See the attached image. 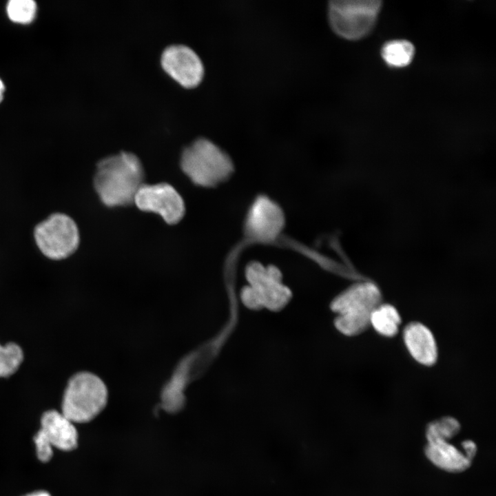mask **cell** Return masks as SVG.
<instances>
[{
  "mask_svg": "<svg viewBox=\"0 0 496 496\" xmlns=\"http://www.w3.org/2000/svg\"><path fill=\"white\" fill-rule=\"evenodd\" d=\"M285 225L282 209L270 198L261 196L251 205L245 221V231L252 238L270 240L276 238Z\"/></svg>",
  "mask_w": 496,
  "mask_h": 496,
  "instance_id": "8fae6325",
  "label": "cell"
},
{
  "mask_svg": "<svg viewBox=\"0 0 496 496\" xmlns=\"http://www.w3.org/2000/svg\"><path fill=\"white\" fill-rule=\"evenodd\" d=\"M404 344L412 358L424 366H431L437 359V347L431 331L419 322L408 324L403 331Z\"/></svg>",
  "mask_w": 496,
  "mask_h": 496,
  "instance_id": "4fadbf2b",
  "label": "cell"
},
{
  "mask_svg": "<svg viewBox=\"0 0 496 496\" xmlns=\"http://www.w3.org/2000/svg\"><path fill=\"white\" fill-rule=\"evenodd\" d=\"M145 171L138 157L130 152L106 156L96 163L93 176L94 190L107 207H126L144 184Z\"/></svg>",
  "mask_w": 496,
  "mask_h": 496,
  "instance_id": "6da1fadb",
  "label": "cell"
},
{
  "mask_svg": "<svg viewBox=\"0 0 496 496\" xmlns=\"http://www.w3.org/2000/svg\"><path fill=\"white\" fill-rule=\"evenodd\" d=\"M382 293L373 281L363 280L341 292L331 302V311L337 316L335 328L341 333L354 336L370 327L371 313L382 303Z\"/></svg>",
  "mask_w": 496,
  "mask_h": 496,
  "instance_id": "3957f363",
  "label": "cell"
},
{
  "mask_svg": "<svg viewBox=\"0 0 496 496\" xmlns=\"http://www.w3.org/2000/svg\"><path fill=\"white\" fill-rule=\"evenodd\" d=\"M23 360V350L17 343L0 344V378H6L15 373Z\"/></svg>",
  "mask_w": 496,
  "mask_h": 496,
  "instance_id": "2e32d148",
  "label": "cell"
},
{
  "mask_svg": "<svg viewBox=\"0 0 496 496\" xmlns=\"http://www.w3.org/2000/svg\"><path fill=\"white\" fill-rule=\"evenodd\" d=\"M382 4L375 0H333L328 5L332 30L348 40L366 37L374 28Z\"/></svg>",
  "mask_w": 496,
  "mask_h": 496,
  "instance_id": "ba28073f",
  "label": "cell"
},
{
  "mask_svg": "<svg viewBox=\"0 0 496 496\" xmlns=\"http://www.w3.org/2000/svg\"><path fill=\"white\" fill-rule=\"evenodd\" d=\"M415 53L413 45L406 40H393L386 42L382 48L381 55L391 67L402 68L413 60Z\"/></svg>",
  "mask_w": 496,
  "mask_h": 496,
  "instance_id": "9a60e30c",
  "label": "cell"
},
{
  "mask_svg": "<svg viewBox=\"0 0 496 496\" xmlns=\"http://www.w3.org/2000/svg\"><path fill=\"white\" fill-rule=\"evenodd\" d=\"M4 91H5V85H4L2 80L0 79V103L3 99Z\"/></svg>",
  "mask_w": 496,
  "mask_h": 496,
  "instance_id": "ffe728a7",
  "label": "cell"
},
{
  "mask_svg": "<svg viewBox=\"0 0 496 496\" xmlns=\"http://www.w3.org/2000/svg\"><path fill=\"white\" fill-rule=\"evenodd\" d=\"M245 277L248 285L242 289L240 298L248 309L276 311L290 301L291 291L283 284L281 272L276 267L253 262L247 267Z\"/></svg>",
  "mask_w": 496,
  "mask_h": 496,
  "instance_id": "8992f818",
  "label": "cell"
},
{
  "mask_svg": "<svg viewBox=\"0 0 496 496\" xmlns=\"http://www.w3.org/2000/svg\"><path fill=\"white\" fill-rule=\"evenodd\" d=\"M32 238L39 252L46 259L61 261L79 249L81 236L76 221L69 214L54 211L38 222Z\"/></svg>",
  "mask_w": 496,
  "mask_h": 496,
  "instance_id": "52a82bcc",
  "label": "cell"
},
{
  "mask_svg": "<svg viewBox=\"0 0 496 496\" xmlns=\"http://www.w3.org/2000/svg\"><path fill=\"white\" fill-rule=\"evenodd\" d=\"M108 393L95 374L81 371L73 375L64 390L61 412L74 424L93 420L105 408Z\"/></svg>",
  "mask_w": 496,
  "mask_h": 496,
  "instance_id": "5b68a950",
  "label": "cell"
},
{
  "mask_svg": "<svg viewBox=\"0 0 496 496\" xmlns=\"http://www.w3.org/2000/svg\"><path fill=\"white\" fill-rule=\"evenodd\" d=\"M163 70L176 81L186 87L197 85L204 76V65L198 54L185 44H171L162 52Z\"/></svg>",
  "mask_w": 496,
  "mask_h": 496,
  "instance_id": "30bf717a",
  "label": "cell"
},
{
  "mask_svg": "<svg viewBox=\"0 0 496 496\" xmlns=\"http://www.w3.org/2000/svg\"><path fill=\"white\" fill-rule=\"evenodd\" d=\"M460 428L459 423L449 416L431 422L426 428V456L437 467L449 473H461L468 469L477 453V446L472 440L462 442L464 451L448 443Z\"/></svg>",
  "mask_w": 496,
  "mask_h": 496,
  "instance_id": "277c9868",
  "label": "cell"
},
{
  "mask_svg": "<svg viewBox=\"0 0 496 496\" xmlns=\"http://www.w3.org/2000/svg\"><path fill=\"white\" fill-rule=\"evenodd\" d=\"M39 431L54 448L70 451L77 446L78 433L74 423L61 411L49 410L43 413Z\"/></svg>",
  "mask_w": 496,
  "mask_h": 496,
  "instance_id": "7c38bea8",
  "label": "cell"
},
{
  "mask_svg": "<svg viewBox=\"0 0 496 496\" xmlns=\"http://www.w3.org/2000/svg\"><path fill=\"white\" fill-rule=\"evenodd\" d=\"M401 320L395 307L382 302L371 311L370 326L380 335L391 338L397 333Z\"/></svg>",
  "mask_w": 496,
  "mask_h": 496,
  "instance_id": "5bb4252c",
  "label": "cell"
},
{
  "mask_svg": "<svg viewBox=\"0 0 496 496\" xmlns=\"http://www.w3.org/2000/svg\"><path fill=\"white\" fill-rule=\"evenodd\" d=\"M133 204L143 211L160 216L170 225L178 223L185 214L183 198L167 183H144L138 190Z\"/></svg>",
  "mask_w": 496,
  "mask_h": 496,
  "instance_id": "9c48e42d",
  "label": "cell"
},
{
  "mask_svg": "<svg viewBox=\"0 0 496 496\" xmlns=\"http://www.w3.org/2000/svg\"><path fill=\"white\" fill-rule=\"evenodd\" d=\"M36 454L37 458L42 462H49L53 455V446L39 430L34 437Z\"/></svg>",
  "mask_w": 496,
  "mask_h": 496,
  "instance_id": "ac0fdd59",
  "label": "cell"
},
{
  "mask_svg": "<svg viewBox=\"0 0 496 496\" xmlns=\"http://www.w3.org/2000/svg\"><path fill=\"white\" fill-rule=\"evenodd\" d=\"M37 10V4L32 0H11L6 6L9 19L21 24L32 22L36 16Z\"/></svg>",
  "mask_w": 496,
  "mask_h": 496,
  "instance_id": "e0dca14e",
  "label": "cell"
},
{
  "mask_svg": "<svg viewBox=\"0 0 496 496\" xmlns=\"http://www.w3.org/2000/svg\"><path fill=\"white\" fill-rule=\"evenodd\" d=\"M180 166L194 185L203 187H212L225 182L234 169L229 156L205 137L195 139L183 149Z\"/></svg>",
  "mask_w": 496,
  "mask_h": 496,
  "instance_id": "7a4b0ae2",
  "label": "cell"
},
{
  "mask_svg": "<svg viewBox=\"0 0 496 496\" xmlns=\"http://www.w3.org/2000/svg\"><path fill=\"white\" fill-rule=\"evenodd\" d=\"M25 496H51L50 494L45 490H37L32 493H30L29 494H27Z\"/></svg>",
  "mask_w": 496,
  "mask_h": 496,
  "instance_id": "d6986e66",
  "label": "cell"
}]
</instances>
